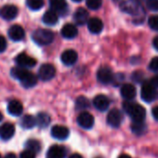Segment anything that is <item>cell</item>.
<instances>
[{"label": "cell", "mask_w": 158, "mask_h": 158, "mask_svg": "<svg viewBox=\"0 0 158 158\" xmlns=\"http://www.w3.org/2000/svg\"><path fill=\"white\" fill-rule=\"evenodd\" d=\"M47 156L48 158H65L66 149L61 145H53L49 147Z\"/></svg>", "instance_id": "16"}, {"label": "cell", "mask_w": 158, "mask_h": 158, "mask_svg": "<svg viewBox=\"0 0 158 158\" xmlns=\"http://www.w3.org/2000/svg\"><path fill=\"white\" fill-rule=\"evenodd\" d=\"M152 114L153 118H154L155 120L158 121V106H155V107L152 108Z\"/></svg>", "instance_id": "38"}, {"label": "cell", "mask_w": 158, "mask_h": 158, "mask_svg": "<svg viewBox=\"0 0 158 158\" xmlns=\"http://www.w3.org/2000/svg\"><path fill=\"white\" fill-rule=\"evenodd\" d=\"M18 8L14 5H5L0 10V17L7 21H11L15 19L18 15Z\"/></svg>", "instance_id": "8"}, {"label": "cell", "mask_w": 158, "mask_h": 158, "mask_svg": "<svg viewBox=\"0 0 158 158\" xmlns=\"http://www.w3.org/2000/svg\"><path fill=\"white\" fill-rule=\"evenodd\" d=\"M97 78L98 80L104 85H108L112 83L114 79V75L112 72V70L109 67H101L97 72Z\"/></svg>", "instance_id": "6"}, {"label": "cell", "mask_w": 158, "mask_h": 158, "mask_svg": "<svg viewBox=\"0 0 158 158\" xmlns=\"http://www.w3.org/2000/svg\"><path fill=\"white\" fill-rule=\"evenodd\" d=\"M32 38L39 46H47L53 42L54 34L48 29H37L33 33Z\"/></svg>", "instance_id": "2"}, {"label": "cell", "mask_w": 158, "mask_h": 158, "mask_svg": "<svg viewBox=\"0 0 158 158\" xmlns=\"http://www.w3.org/2000/svg\"><path fill=\"white\" fill-rule=\"evenodd\" d=\"M20 158H35V153L29 150H25L22 152V153L20 154Z\"/></svg>", "instance_id": "35"}, {"label": "cell", "mask_w": 158, "mask_h": 158, "mask_svg": "<svg viewBox=\"0 0 158 158\" xmlns=\"http://www.w3.org/2000/svg\"><path fill=\"white\" fill-rule=\"evenodd\" d=\"M9 36L11 40L13 41H21L24 38L25 36V32L23 30V28L21 25L18 24H14L12 25L10 29H9Z\"/></svg>", "instance_id": "13"}, {"label": "cell", "mask_w": 158, "mask_h": 158, "mask_svg": "<svg viewBox=\"0 0 158 158\" xmlns=\"http://www.w3.org/2000/svg\"><path fill=\"white\" fill-rule=\"evenodd\" d=\"M7 48V40L3 35H0V53H2Z\"/></svg>", "instance_id": "36"}, {"label": "cell", "mask_w": 158, "mask_h": 158, "mask_svg": "<svg viewBox=\"0 0 158 158\" xmlns=\"http://www.w3.org/2000/svg\"><path fill=\"white\" fill-rule=\"evenodd\" d=\"M8 112L13 116H20L23 112V106L21 102L12 100L8 104Z\"/></svg>", "instance_id": "20"}, {"label": "cell", "mask_w": 158, "mask_h": 158, "mask_svg": "<svg viewBox=\"0 0 158 158\" xmlns=\"http://www.w3.org/2000/svg\"><path fill=\"white\" fill-rule=\"evenodd\" d=\"M70 131L68 127L60 125H56L51 128V136L59 140H63L66 139L69 137Z\"/></svg>", "instance_id": "11"}, {"label": "cell", "mask_w": 158, "mask_h": 158, "mask_svg": "<svg viewBox=\"0 0 158 158\" xmlns=\"http://www.w3.org/2000/svg\"><path fill=\"white\" fill-rule=\"evenodd\" d=\"M77 58H78L77 53L73 49H67V50L63 51L62 54H61V56H60L61 61L65 65H67V66L73 65L76 62Z\"/></svg>", "instance_id": "17"}, {"label": "cell", "mask_w": 158, "mask_h": 158, "mask_svg": "<svg viewBox=\"0 0 158 158\" xmlns=\"http://www.w3.org/2000/svg\"><path fill=\"white\" fill-rule=\"evenodd\" d=\"M148 8L152 10H158V0H150L147 3Z\"/></svg>", "instance_id": "37"}, {"label": "cell", "mask_w": 158, "mask_h": 158, "mask_svg": "<svg viewBox=\"0 0 158 158\" xmlns=\"http://www.w3.org/2000/svg\"><path fill=\"white\" fill-rule=\"evenodd\" d=\"M73 20L77 25H84L89 21V12L84 8H78L73 14Z\"/></svg>", "instance_id": "14"}, {"label": "cell", "mask_w": 158, "mask_h": 158, "mask_svg": "<svg viewBox=\"0 0 158 158\" xmlns=\"http://www.w3.org/2000/svg\"><path fill=\"white\" fill-rule=\"evenodd\" d=\"M86 3L89 9L92 10H97L102 7V0H87Z\"/></svg>", "instance_id": "32"}, {"label": "cell", "mask_w": 158, "mask_h": 158, "mask_svg": "<svg viewBox=\"0 0 158 158\" xmlns=\"http://www.w3.org/2000/svg\"><path fill=\"white\" fill-rule=\"evenodd\" d=\"M58 20H59L58 13L52 10L46 11L42 18L43 23L47 25H55L58 23Z\"/></svg>", "instance_id": "23"}, {"label": "cell", "mask_w": 158, "mask_h": 158, "mask_svg": "<svg viewBox=\"0 0 158 158\" xmlns=\"http://www.w3.org/2000/svg\"><path fill=\"white\" fill-rule=\"evenodd\" d=\"M118 158H131L128 154H126V153H123V154H121V155H119V157Z\"/></svg>", "instance_id": "43"}, {"label": "cell", "mask_w": 158, "mask_h": 158, "mask_svg": "<svg viewBox=\"0 0 158 158\" xmlns=\"http://www.w3.org/2000/svg\"><path fill=\"white\" fill-rule=\"evenodd\" d=\"M148 24L151 29L154 31H158V15H152L148 20Z\"/></svg>", "instance_id": "33"}, {"label": "cell", "mask_w": 158, "mask_h": 158, "mask_svg": "<svg viewBox=\"0 0 158 158\" xmlns=\"http://www.w3.org/2000/svg\"><path fill=\"white\" fill-rule=\"evenodd\" d=\"M20 82L23 85V87H24L25 89H30V88H33V87H35L36 85V83H37V77L33 73L28 72L23 76V78L22 79Z\"/></svg>", "instance_id": "22"}, {"label": "cell", "mask_w": 158, "mask_h": 158, "mask_svg": "<svg viewBox=\"0 0 158 158\" xmlns=\"http://www.w3.org/2000/svg\"><path fill=\"white\" fill-rule=\"evenodd\" d=\"M120 9L125 13L138 16L142 12V7L137 0H126L120 4Z\"/></svg>", "instance_id": "3"}, {"label": "cell", "mask_w": 158, "mask_h": 158, "mask_svg": "<svg viewBox=\"0 0 158 158\" xmlns=\"http://www.w3.org/2000/svg\"><path fill=\"white\" fill-rule=\"evenodd\" d=\"M56 69L50 63L42 64L38 70V77L42 81H49L55 76Z\"/></svg>", "instance_id": "5"}, {"label": "cell", "mask_w": 158, "mask_h": 158, "mask_svg": "<svg viewBox=\"0 0 158 158\" xmlns=\"http://www.w3.org/2000/svg\"><path fill=\"white\" fill-rule=\"evenodd\" d=\"M20 126L24 129H31L36 126V119L33 115L25 114L20 120Z\"/></svg>", "instance_id": "24"}, {"label": "cell", "mask_w": 158, "mask_h": 158, "mask_svg": "<svg viewBox=\"0 0 158 158\" xmlns=\"http://www.w3.org/2000/svg\"><path fill=\"white\" fill-rule=\"evenodd\" d=\"M3 119V115H2V114H1V112H0V122H1V120Z\"/></svg>", "instance_id": "44"}, {"label": "cell", "mask_w": 158, "mask_h": 158, "mask_svg": "<svg viewBox=\"0 0 158 158\" xmlns=\"http://www.w3.org/2000/svg\"><path fill=\"white\" fill-rule=\"evenodd\" d=\"M15 134V127L11 123H5L0 127V139L3 140L10 139Z\"/></svg>", "instance_id": "12"}, {"label": "cell", "mask_w": 158, "mask_h": 158, "mask_svg": "<svg viewBox=\"0 0 158 158\" xmlns=\"http://www.w3.org/2000/svg\"><path fill=\"white\" fill-rule=\"evenodd\" d=\"M152 46H153V48L156 50H158V35L153 38V40H152Z\"/></svg>", "instance_id": "40"}, {"label": "cell", "mask_w": 158, "mask_h": 158, "mask_svg": "<svg viewBox=\"0 0 158 158\" xmlns=\"http://www.w3.org/2000/svg\"><path fill=\"white\" fill-rule=\"evenodd\" d=\"M36 126L40 128H45L50 124V116L47 113H39L36 117Z\"/></svg>", "instance_id": "25"}, {"label": "cell", "mask_w": 158, "mask_h": 158, "mask_svg": "<svg viewBox=\"0 0 158 158\" xmlns=\"http://www.w3.org/2000/svg\"><path fill=\"white\" fill-rule=\"evenodd\" d=\"M25 147H26V150H29L35 153H37L40 152L41 150V144L40 142L37 140V139H28L25 143Z\"/></svg>", "instance_id": "28"}, {"label": "cell", "mask_w": 158, "mask_h": 158, "mask_svg": "<svg viewBox=\"0 0 158 158\" xmlns=\"http://www.w3.org/2000/svg\"><path fill=\"white\" fill-rule=\"evenodd\" d=\"M15 61L18 64V66H21V67H23V68H26V69L32 68V67L35 66V64H36L35 59L30 57L29 55H27L25 53L19 54L16 57Z\"/></svg>", "instance_id": "10"}, {"label": "cell", "mask_w": 158, "mask_h": 158, "mask_svg": "<svg viewBox=\"0 0 158 158\" xmlns=\"http://www.w3.org/2000/svg\"><path fill=\"white\" fill-rule=\"evenodd\" d=\"M88 28H89V30L90 33L95 34V35H98L103 29V23L99 18H96V17L90 18L89 21V23H88Z\"/></svg>", "instance_id": "19"}, {"label": "cell", "mask_w": 158, "mask_h": 158, "mask_svg": "<svg viewBox=\"0 0 158 158\" xmlns=\"http://www.w3.org/2000/svg\"><path fill=\"white\" fill-rule=\"evenodd\" d=\"M123 107L126 113L133 120V122H144L146 116V111L144 107L138 103H133L129 102H125Z\"/></svg>", "instance_id": "1"}, {"label": "cell", "mask_w": 158, "mask_h": 158, "mask_svg": "<svg viewBox=\"0 0 158 158\" xmlns=\"http://www.w3.org/2000/svg\"><path fill=\"white\" fill-rule=\"evenodd\" d=\"M28 69L26 68H23V67H21V66H16V67H13L10 71V73L12 75V77H14L17 80L21 81L22 79L23 78V76L28 73Z\"/></svg>", "instance_id": "27"}, {"label": "cell", "mask_w": 158, "mask_h": 158, "mask_svg": "<svg viewBox=\"0 0 158 158\" xmlns=\"http://www.w3.org/2000/svg\"><path fill=\"white\" fill-rule=\"evenodd\" d=\"M151 83L152 84V86L155 88V89H157L158 88V75H156V76H154L152 79V81H151Z\"/></svg>", "instance_id": "39"}, {"label": "cell", "mask_w": 158, "mask_h": 158, "mask_svg": "<svg viewBox=\"0 0 158 158\" xmlns=\"http://www.w3.org/2000/svg\"><path fill=\"white\" fill-rule=\"evenodd\" d=\"M4 158H17V156H16V154H15V153L10 152V153L6 154Z\"/></svg>", "instance_id": "41"}, {"label": "cell", "mask_w": 158, "mask_h": 158, "mask_svg": "<svg viewBox=\"0 0 158 158\" xmlns=\"http://www.w3.org/2000/svg\"><path fill=\"white\" fill-rule=\"evenodd\" d=\"M49 5L56 12H62L67 9L66 0H49Z\"/></svg>", "instance_id": "26"}, {"label": "cell", "mask_w": 158, "mask_h": 158, "mask_svg": "<svg viewBox=\"0 0 158 158\" xmlns=\"http://www.w3.org/2000/svg\"><path fill=\"white\" fill-rule=\"evenodd\" d=\"M73 1H74V2H81L82 0H73Z\"/></svg>", "instance_id": "45"}, {"label": "cell", "mask_w": 158, "mask_h": 158, "mask_svg": "<svg viewBox=\"0 0 158 158\" xmlns=\"http://www.w3.org/2000/svg\"><path fill=\"white\" fill-rule=\"evenodd\" d=\"M1 157H2V156H1V154H0V158H1Z\"/></svg>", "instance_id": "46"}, {"label": "cell", "mask_w": 158, "mask_h": 158, "mask_svg": "<svg viewBox=\"0 0 158 158\" xmlns=\"http://www.w3.org/2000/svg\"><path fill=\"white\" fill-rule=\"evenodd\" d=\"M149 68L152 72H158V57H154L152 59L149 64Z\"/></svg>", "instance_id": "34"}, {"label": "cell", "mask_w": 158, "mask_h": 158, "mask_svg": "<svg viewBox=\"0 0 158 158\" xmlns=\"http://www.w3.org/2000/svg\"><path fill=\"white\" fill-rule=\"evenodd\" d=\"M26 5L32 10H39L44 7V0H26Z\"/></svg>", "instance_id": "30"}, {"label": "cell", "mask_w": 158, "mask_h": 158, "mask_svg": "<svg viewBox=\"0 0 158 158\" xmlns=\"http://www.w3.org/2000/svg\"><path fill=\"white\" fill-rule=\"evenodd\" d=\"M93 105L95 106V108L101 112H104L109 108L110 105V100L108 99L107 96L103 95V94H100L97 95L94 100H93Z\"/></svg>", "instance_id": "15"}, {"label": "cell", "mask_w": 158, "mask_h": 158, "mask_svg": "<svg viewBox=\"0 0 158 158\" xmlns=\"http://www.w3.org/2000/svg\"><path fill=\"white\" fill-rule=\"evenodd\" d=\"M77 124L85 129H89L94 125V117L88 112H83L77 116Z\"/></svg>", "instance_id": "9"}, {"label": "cell", "mask_w": 158, "mask_h": 158, "mask_svg": "<svg viewBox=\"0 0 158 158\" xmlns=\"http://www.w3.org/2000/svg\"><path fill=\"white\" fill-rule=\"evenodd\" d=\"M123 114L118 109L111 110L107 114V123L112 127H118L122 124Z\"/></svg>", "instance_id": "7"}, {"label": "cell", "mask_w": 158, "mask_h": 158, "mask_svg": "<svg viewBox=\"0 0 158 158\" xmlns=\"http://www.w3.org/2000/svg\"><path fill=\"white\" fill-rule=\"evenodd\" d=\"M131 129L134 134L140 136L146 131V125L144 122H133L131 125Z\"/></svg>", "instance_id": "29"}, {"label": "cell", "mask_w": 158, "mask_h": 158, "mask_svg": "<svg viewBox=\"0 0 158 158\" xmlns=\"http://www.w3.org/2000/svg\"><path fill=\"white\" fill-rule=\"evenodd\" d=\"M69 158H83L81 154H79V153H73Z\"/></svg>", "instance_id": "42"}, {"label": "cell", "mask_w": 158, "mask_h": 158, "mask_svg": "<svg viewBox=\"0 0 158 158\" xmlns=\"http://www.w3.org/2000/svg\"><path fill=\"white\" fill-rule=\"evenodd\" d=\"M136 88L132 84H124L121 87V95L127 101H131L136 97Z\"/></svg>", "instance_id": "18"}, {"label": "cell", "mask_w": 158, "mask_h": 158, "mask_svg": "<svg viewBox=\"0 0 158 158\" xmlns=\"http://www.w3.org/2000/svg\"><path fill=\"white\" fill-rule=\"evenodd\" d=\"M60 34L66 39H73L77 35L78 31H77V28L74 24L67 23V24L63 25V27L61 28Z\"/></svg>", "instance_id": "21"}, {"label": "cell", "mask_w": 158, "mask_h": 158, "mask_svg": "<svg viewBox=\"0 0 158 158\" xmlns=\"http://www.w3.org/2000/svg\"><path fill=\"white\" fill-rule=\"evenodd\" d=\"M156 89L152 86L151 82H146L142 85L141 90H140V96L141 99L145 102H152L154 101L156 97Z\"/></svg>", "instance_id": "4"}, {"label": "cell", "mask_w": 158, "mask_h": 158, "mask_svg": "<svg viewBox=\"0 0 158 158\" xmlns=\"http://www.w3.org/2000/svg\"><path fill=\"white\" fill-rule=\"evenodd\" d=\"M75 106L78 110L87 109L89 106V101L86 97H79L75 102Z\"/></svg>", "instance_id": "31"}]
</instances>
